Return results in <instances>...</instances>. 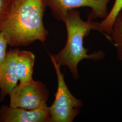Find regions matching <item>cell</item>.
<instances>
[{"label":"cell","mask_w":122,"mask_h":122,"mask_svg":"<svg viewBox=\"0 0 122 122\" xmlns=\"http://www.w3.org/2000/svg\"><path fill=\"white\" fill-rule=\"evenodd\" d=\"M46 6L45 0H21L13 5L1 30L9 45L26 46L46 40L48 32L43 20Z\"/></svg>","instance_id":"obj_1"},{"label":"cell","mask_w":122,"mask_h":122,"mask_svg":"<svg viewBox=\"0 0 122 122\" xmlns=\"http://www.w3.org/2000/svg\"><path fill=\"white\" fill-rule=\"evenodd\" d=\"M63 22L67 30V40L65 46L56 54L50 55L57 65L67 66L75 79L79 78L78 65L84 59L98 61L105 57L101 50L87 53V49L83 46V40L92 30L98 31L105 36L100 27V23L90 20L84 21L80 12L76 9L69 11Z\"/></svg>","instance_id":"obj_2"},{"label":"cell","mask_w":122,"mask_h":122,"mask_svg":"<svg viewBox=\"0 0 122 122\" xmlns=\"http://www.w3.org/2000/svg\"><path fill=\"white\" fill-rule=\"evenodd\" d=\"M51 59L56 71L58 84L55 100L49 107L50 122H72L80 113L83 102L72 95L65 82L60 66Z\"/></svg>","instance_id":"obj_3"},{"label":"cell","mask_w":122,"mask_h":122,"mask_svg":"<svg viewBox=\"0 0 122 122\" xmlns=\"http://www.w3.org/2000/svg\"><path fill=\"white\" fill-rule=\"evenodd\" d=\"M49 92L40 81L20 83L9 94L10 107L26 110H35L48 107Z\"/></svg>","instance_id":"obj_4"},{"label":"cell","mask_w":122,"mask_h":122,"mask_svg":"<svg viewBox=\"0 0 122 122\" xmlns=\"http://www.w3.org/2000/svg\"><path fill=\"white\" fill-rule=\"evenodd\" d=\"M111 0H45L46 5L51 10L54 16L64 21L67 13L71 10L82 7L92 9L88 20L107 16V5Z\"/></svg>","instance_id":"obj_5"},{"label":"cell","mask_w":122,"mask_h":122,"mask_svg":"<svg viewBox=\"0 0 122 122\" xmlns=\"http://www.w3.org/2000/svg\"><path fill=\"white\" fill-rule=\"evenodd\" d=\"M49 107L35 110L13 108L7 105L0 108V122H50Z\"/></svg>","instance_id":"obj_6"},{"label":"cell","mask_w":122,"mask_h":122,"mask_svg":"<svg viewBox=\"0 0 122 122\" xmlns=\"http://www.w3.org/2000/svg\"><path fill=\"white\" fill-rule=\"evenodd\" d=\"M19 48L10 49L6 59L0 66V101L17 86L19 81L16 70V58Z\"/></svg>","instance_id":"obj_7"},{"label":"cell","mask_w":122,"mask_h":122,"mask_svg":"<svg viewBox=\"0 0 122 122\" xmlns=\"http://www.w3.org/2000/svg\"><path fill=\"white\" fill-rule=\"evenodd\" d=\"M35 61V55L30 51H18L16 58V70L20 83L34 81L32 78L33 67Z\"/></svg>","instance_id":"obj_8"},{"label":"cell","mask_w":122,"mask_h":122,"mask_svg":"<svg viewBox=\"0 0 122 122\" xmlns=\"http://www.w3.org/2000/svg\"><path fill=\"white\" fill-rule=\"evenodd\" d=\"M110 37L116 48L119 60L122 61V11L118 14L113 23Z\"/></svg>","instance_id":"obj_9"},{"label":"cell","mask_w":122,"mask_h":122,"mask_svg":"<svg viewBox=\"0 0 122 122\" xmlns=\"http://www.w3.org/2000/svg\"><path fill=\"white\" fill-rule=\"evenodd\" d=\"M13 4L9 0H0V32L4 25Z\"/></svg>","instance_id":"obj_10"},{"label":"cell","mask_w":122,"mask_h":122,"mask_svg":"<svg viewBox=\"0 0 122 122\" xmlns=\"http://www.w3.org/2000/svg\"><path fill=\"white\" fill-rule=\"evenodd\" d=\"M8 44L7 39L5 34L2 32H0V66L6 59V48Z\"/></svg>","instance_id":"obj_11"},{"label":"cell","mask_w":122,"mask_h":122,"mask_svg":"<svg viewBox=\"0 0 122 122\" xmlns=\"http://www.w3.org/2000/svg\"><path fill=\"white\" fill-rule=\"evenodd\" d=\"M21 0H9V1L13 5L15 4L18 2L20 1Z\"/></svg>","instance_id":"obj_12"}]
</instances>
